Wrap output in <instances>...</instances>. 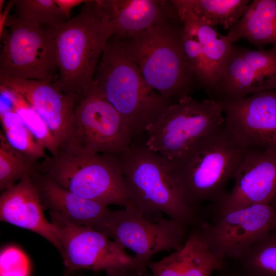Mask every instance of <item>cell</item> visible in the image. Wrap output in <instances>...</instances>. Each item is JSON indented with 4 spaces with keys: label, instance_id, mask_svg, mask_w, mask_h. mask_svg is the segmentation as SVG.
<instances>
[{
    "label": "cell",
    "instance_id": "30bf717a",
    "mask_svg": "<svg viewBox=\"0 0 276 276\" xmlns=\"http://www.w3.org/2000/svg\"><path fill=\"white\" fill-rule=\"evenodd\" d=\"M0 35V77L54 81L57 69L53 42L48 28L9 15Z\"/></svg>",
    "mask_w": 276,
    "mask_h": 276
},
{
    "label": "cell",
    "instance_id": "277c9868",
    "mask_svg": "<svg viewBox=\"0 0 276 276\" xmlns=\"http://www.w3.org/2000/svg\"><path fill=\"white\" fill-rule=\"evenodd\" d=\"M94 81L96 88L118 111L134 137L145 133L171 104L148 85L122 41L114 37L105 47Z\"/></svg>",
    "mask_w": 276,
    "mask_h": 276
},
{
    "label": "cell",
    "instance_id": "4dcf8cb0",
    "mask_svg": "<svg viewBox=\"0 0 276 276\" xmlns=\"http://www.w3.org/2000/svg\"><path fill=\"white\" fill-rule=\"evenodd\" d=\"M55 2L63 13L70 19L71 10L75 7L84 4L83 0H55Z\"/></svg>",
    "mask_w": 276,
    "mask_h": 276
},
{
    "label": "cell",
    "instance_id": "5bb4252c",
    "mask_svg": "<svg viewBox=\"0 0 276 276\" xmlns=\"http://www.w3.org/2000/svg\"><path fill=\"white\" fill-rule=\"evenodd\" d=\"M220 102L236 142L246 149L276 147V90Z\"/></svg>",
    "mask_w": 276,
    "mask_h": 276
},
{
    "label": "cell",
    "instance_id": "e575fe53",
    "mask_svg": "<svg viewBox=\"0 0 276 276\" xmlns=\"http://www.w3.org/2000/svg\"><path fill=\"white\" fill-rule=\"evenodd\" d=\"M276 210V196L269 203Z\"/></svg>",
    "mask_w": 276,
    "mask_h": 276
},
{
    "label": "cell",
    "instance_id": "5b68a950",
    "mask_svg": "<svg viewBox=\"0 0 276 276\" xmlns=\"http://www.w3.org/2000/svg\"><path fill=\"white\" fill-rule=\"evenodd\" d=\"M181 29L168 22L120 39L148 85L168 101L189 96L194 76L181 43Z\"/></svg>",
    "mask_w": 276,
    "mask_h": 276
},
{
    "label": "cell",
    "instance_id": "f1b7e54d",
    "mask_svg": "<svg viewBox=\"0 0 276 276\" xmlns=\"http://www.w3.org/2000/svg\"><path fill=\"white\" fill-rule=\"evenodd\" d=\"M13 92L14 108L25 125L52 156L57 155L59 151V143L46 124L22 96L14 90Z\"/></svg>",
    "mask_w": 276,
    "mask_h": 276
},
{
    "label": "cell",
    "instance_id": "6da1fadb",
    "mask_svg": "<svg viewBox=\"0 0 276 276\" xmlns=\"http://www.w3.org/2000/svg\"><path fill=\"white\" fill-rule=\"evenodd\" d=\"M49 29L58 76L54 81L76 105L95 87V74L113 30L97 1H86L76 16Z\"/></svg>",
    "mask_w": 276,
    "mask_h": 276
},
{
    "label": "cell",
    "instance_id": "9c48e42d",
    "mask_svg": "<svg viewBox=\"0 0 276 276\" xmlns=\"http://www.w3.org/2000/svg\"><path fill=\"white\" fill-rule=\"evenodd\" d=\"M133 137L118 111L95 86L76 105L70 138L59 151L122 155Z\"/></svg>",
    "mask_w": 276,
    "mask_h": 276
},
{
    "label": "cell",
    "instance_id": "8fae6325",
    "mask_svg": "<svg viewBox=\"0 0 276 276\" xmlns=\"http://www.w3.org/2000/svg\"><path fill=\"white\" fill-rule=\"evenodd\" d=\"M50 217L62 246V276H71L81 269L106 273L136 271L134 257L105 234L74 224L52 212Z\"/></svg>",
    "mask_w": 276,
    "mask_h": 276
},
{
    "label": "cell",
    "instance_id": "8992f818",
    "mask_svg": "<svg viewBox=\"0 0 276 276\" xmlns=\"http://www.w3.org/2000/svg\"><path fill=\"white\" fill-rule=\"evenodd\" d=\"M36 171L73 193L106 206L134 208L126 189L121 155L59 151Z\"/></svg>",
    "mask_w": 276,
    "mask_h": 276
},
{
    "label": "cell",
    "instance_id": "52a82bcc",
    "mask_svg": "<svg viewBox=\"0 0 276 276\" xmlns=\"http://www.w3.org/2000/svg\"><path fill=\"white\" fill-rule=\"evenodd\" d=\"M224 121L220 102L186 96L170 104L147 127L145 144L171 161Z\"/></svg>",
    "mask_w": 276,
    "mask_h": 276
},
{
    "label": "cell",
    "instance_id": "d6986e66",
    "mask_svg": "<svg viewBox=\"0 0 276 276\" xmlns=\"http://www.w3.org/2000/svg\"><path fill=\"white\" fill-rule=\"evenodd\" d=\"M227 268L209 246L199 223L189 231L183 246L148 265L152 276H212Z\"/></svg>",
    "mask_w": 276,
    "mask_h": 276
},
{
    "label": "cell",
    "instance_id": "7402d4cb",
    "mask_svg": "<svg viewBox=\"0 0 276 276\" xmlns=\"http://www.w3.org/2000/svg\"><path fill=\"white\" fill-rule=\"evenodd\" d=\"M172 1L176 7L179 17L186 19L194 30L203 53L213 74L216 82L215 89L231 52L233 44L226 35L220 34L213 27L199 20L193 12L187 0Z\"/></svg>",
    "mask_w": 276,
    "mask_h": 276
},
{
    "label": "cell",
    "instance_id": "d6a6232c",
    "mask_svg": "<svg viewBox=\"0 0 276 276\" xmlns=\"http://www.w3.org/2000/svg\"><path fill=\"white\" fill-rule=\"evenodd\" d=\"M105 276H152V274L147 271L144 273H139L136 271H127L107 272Z\"/></svg>",
    "mask_w": 276,
    "mask_h": 276
},
{
    "label": "cell",
    "instance_id": "83f0119b",
    "mask_svg": "<svg viewBox=\"0 0 276 276\" xmlns=\"http://www.w3.org/2000/svg\"><path fill=\"white\" fill-rule=\"evenodd\" d=\"M16 17L42 27H51L68 19L55 0H15Z\"/></svg>",
    "mask_w": 276,
    "mask_h": 276
},
{
    "label": "cell",
    "instance_id": "44dd1931",
    "mask_svg": "<svg viewBox=\"0 0 276 276\" xmlns=\"http://www.w3.org/2000/svg\"><path fill=\"white\" fill-rule=\"evenodd\" d=\"M226 36L233 44L244 38L262 49L267 44L276 48V0L250 2L240 20Z\"/></svg>",
    "mask_w": 276,
    "mask_h": 276
},
{
    "label": "cell",
    "instance_id": "f546056e",
    "mask_svg": "<svg viewBox=\"0 0 276 276\" xmlns=\"http://www.w3.org/2000/svg\"><path fill=\"white\" fill-rule=\"evenodd\" d=\"M0 276H29V261L15 247L6 248L1 252Z\"/></svg>",
    "mask_w": 276,
    "mask_h": 276
},
{
    "label": "cell",
    "instance_id": "ac0fdd59",
    "mask_svg": "<svg viewBox=\"0 0 276 276\" xmlns=\"http://www.w3.org/2000/svg\"><path fill=\"white\" fill-rule=\"evenodd\" d=\"M119 39L131 37L172 18H179L172 1L97 0Z\"/></svg>",
    "mask_w": 276,
    "mask_h": 276
},
{
    "label": "cell",
    "instance_id": "8d00e7d4",
    "mask_svg": "<svg viewBox=\"0 0 276 276\" xmlns=\"http://www.w3.org/2000/svg\"><path fill=\"white\" fill-rule=\"evenodd\" d=\"M71 276H73V275H71Z\"/></svg>",
    "mask_w": 276,
    "mask_h": 276
},
{
    "label": "cell",
    "instance_id": "cb8c5ba5",
    "mask_svg": "<svg viewBox=\"0 0 276 276\" xmlns=\"http://www.w3.org/2000/svg\"><path fill=\"white\" fill-rule=\"evenodd\" d=\"M246 276H276V228L236 260Z\"/></svg>",
    "mask_w": 276,
    "mask_h": 276
},
{
    "label": "cell",
    "instance_id": "7c38bea8",
    "mask_svg": "<svg viewBox=\"0 0 276 276\" xmlns=\"http://www.w3.org/2000/svg\"><path fill=\"white\" fill-rule=\"evenodd\" d=\"M199 224L218 259L236 261L276 228V210L269 203L234 210L214 209L212 220Z\"/></svg>",
    "mask_w": 276,
    "mask_h": 276
},
{
    "label": "cell",
    "instance_id": "603a6c76",
    "mask_svg": "<svg viewBox=\"0 0 276 276\" xmlns=\"http://www.w3.org/2000/svg\"><path fill=\"white\" fill-rule=\"evenodd\" d=\"M197 18L214 27L231 29L240 20L250 3L248 0H187Z\"/></svg>",
    "mask_w": 276,
    "mask_h": 276
},
{
    "label": "cell",
    "instance_id": "484cf974",
    "mask_svg": "<svg viewBox=\"0 0 276 276\" xmlns=\"http://www.w3.org/2000/svg\"><path fill=\"white\" fill-rule=\"evenodd\" d=\"M179 18L182 25L181 43L187 61L200 86L211 96L216 87V82L210 66L193 28L186 19Z\"/></svg>",
    "mask_w": 276,
    "mask_h": 276
},
{
    "label": "cell",
    "instance_id": "9a60e30c",
    "mask_svg": "<svg viewBox=\"0 0 276 276\" xmlns=\"http://www.w3.org/2000/svg\"><path fill=\"white\" fill-rule=\"evenodd\" d=\"M233 189L218 202V210L269 203L276 196V147L247 150L234 176Z\"/></svg>",
    "mask_w": 276,
    "mask_h": 276
},
{
    "label": "cell",
    "instance_id": "2e32d148",
    "mask_svg": "<svg viewBox=\"0 0 276 276\" xmlns=\"http://www.w3.org/2000/svg\"><path fill=\"white\" fill-rule=\"evenodd\" d=\"M0 85L18 94L33 108L57 140L59 150L70 136L76 103L53 81L0 77Z\"/></svg>",
    "mask_w": 276,
    "mask_h": 276
},
{
    "label": "cell",
    "instance_id": "7a4b0ae2",
    "mask_svg": "<svg viewBox=\"0 0 276 276\" xmlns=\"http://www.w3.org/2000/svg\"><path fill=\"white\" fill-rule=\"evenodd\" d=\"M247 150L236 142L224 122L170 160L186 202L199 212L202 204L220 201L227 193L226 186Z\"/></svg>",
    "mask_w": 276,
    "mask_h": 276
},
{
    "label": "cell",
    "instance_id": "1f68e13d",
    "mask_svg": "<svg viewBox=\"0 0 276 276\" xmlns=\"http://www.w3.org/2000/svg\"><path fill=\"white\" fill-rule=\"evenodd\" d=\"M15 0H11L7 2L4 10L0 13V35L2 34L6 29L5 25L9 13L13 7L14 6Z\"/></svg>",
    "mask_w": 276,
    "mask_h": 276
},
{
    "label": "cell",
    "instance_id": "e0dca14e",
    "mask_svg": "<svg viewBox=\"0 0 276 276\" xmlns=\"http://www.w3.org/2000/svg\"><path fill=\"white\" fill-rule=\"evenodd\" d=\"M25 176L2 192L0 196V219L37 234L62 254V246L55 225L43 214L38 189L31 177Z\"/></svg>",
    "mask_w": 276,
    "mask_h": 276
},
{
    "label": "cell",
    "instance_id": "d590c367",
    "mask_svg": "<svg viewBox=\"0 0 276 276\" xmlns=\"http://www.w3.org/2000/svg\"><path fill=\"white\" fill-rule=\"evenodd\" d=\"M5 1L4 0H1L0 1V12H2V8H3V4L4 3Z\"/></svg>",
    "mask_w": 276,
    "mask_h": 276
},
{
    "label": "cell",
    "instance_id": "836d02e7",
    "mask_svg": "<svg viewBox=\"0 0 276 276\" xmlns=\"http://www.w3.org/2000/svg\"><path fill=\"white\" fill-rule=\"evenodd\" d=\"M219 272L220 273L219 276H246L239 272L237 270L228 271L227 268L220 271Z\"/></svg>",
    "mask_w": 276,
    "mask_h": 276
},
{
    "label": "cell",
    "instance_id": "4316f807",
    "mask_svg": "<svg viewBox=\"0 0 276 276\" xmlns=\"http://www.w3.org/2000/svg\"><path fill=\"white\" fill-rule=\"evenodd\" d=\"M38 163L30 160L13 148L0 131V190L3 192L12 187L25 176L32 175Z\"/></svg>",
    "mask_w": 276,
    "mask_h": 276
},
{
    "label": "cell",
    "instance_id": "4fadbf2b",
    "mask_svg": "<svg viewBox=\"0 0 276 276\" xmlns=\"http://www.w3.org/2000/svg\"><path fill=\"white\" fill-rule=\"evenodd\" d=\"M276 90V48L252 50L233 46L222 76L210 99L242 98Z\"/></svg>",
    "mask_w": 276,
    "mask_h": 276
},
{
    "label": "cell",
    "instance_id": "ba28073f",
    "mask_svg": "<svg viewBox=\"0 0 276 276\" xmlns=\"http://www.w3.org/2000/svg\"><path fill=\"white\" fill-rule=\"evenodd\" d=\"M188 227L170 218L150 220L132 208L110 210L99 231L132 251L136 271L144 273L155 255L183 246Z\"/></svg>",
    "mask_w": 276,
    "mask_h": 276
},
{
    "label": "cell",
    "instance_id": "3957f363",
    "mask_svg": "<svg viewBox=\"0 0 276 276\" xmlns=\"http://www.w3.org/2000/svg\"><path fill=\"white\" fill-rule=\"evenodd\" d=\"M121 157L129 199L141 214L151 220L165 214L189 227L200 222L199 212L186 202L175 182L169 160L145 141L133 140Z\"/></svg>",
    "mask_w": 276,
    "mask_h": 276
},
{
    "label": "cell",
    "instance_id": "ffe728a7",
    "mask_svg": "<svg viewBox=\"0 0 276 276\" xmlns=\"http://www.w3.org/2000/svg\"><path fill=\"white\" fill-rule=\"evenodd\" d=\"M31 177L43 210L74 224L98 231L110 211L107 206L73 193L36 170Z\"/></svg>",
    "mask_w": 276,
    "mask_h": 276
},
{
    "label": "cell",
    "instance_id": "d4e9b609",
    "mask_svg": "<svg viewBox=\"0 0 276 276\" xmlns=\"http://www.w3.org/2000/svg\"><path fill=\"white\" fill-rule=\"evenodd\" d=\"M2 131L8 143L34 163L48 156L45 149L36 140L14 108L0 112Z\"/></svg>",
    "mask_w": 276,
    "mask_h": 276
}]
</instances>
